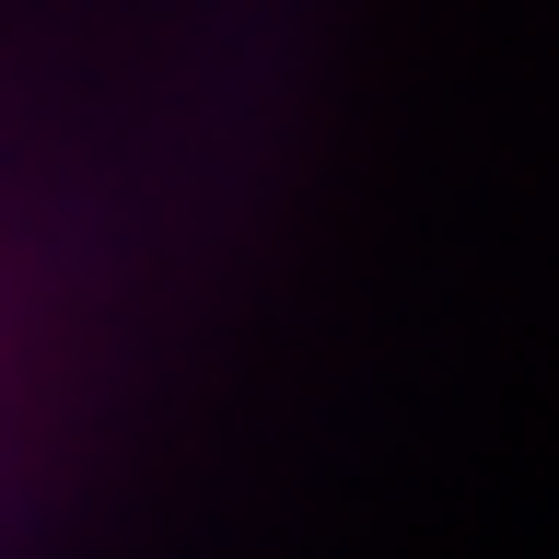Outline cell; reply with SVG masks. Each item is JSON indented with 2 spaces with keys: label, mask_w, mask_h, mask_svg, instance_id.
<instances>
[]
</instances>
